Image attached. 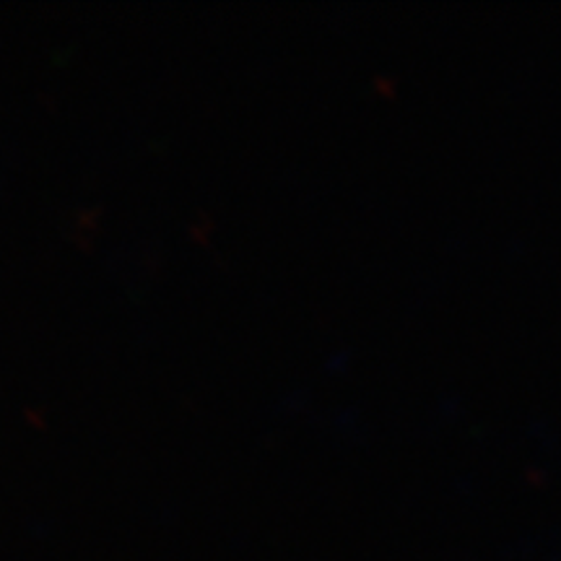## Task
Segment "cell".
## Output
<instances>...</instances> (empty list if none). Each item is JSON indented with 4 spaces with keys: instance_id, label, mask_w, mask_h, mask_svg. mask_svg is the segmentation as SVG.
<instances>
[]
</instances>
